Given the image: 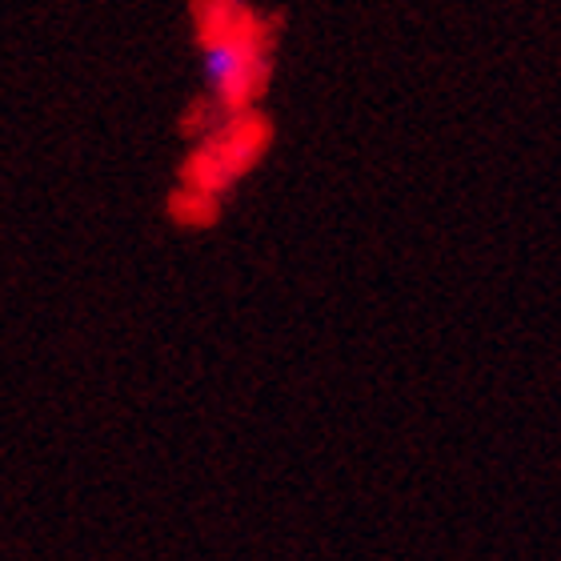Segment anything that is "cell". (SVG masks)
I'll use <instances>...</instances> for the list:
<instances>
[{
	"label": "cell",
	"instance_id": "cell-1",
	"mask_svg": "<svg viewBox=\"0 0 561 561\" xmlns=\"http://www.w3.org/2000/svg\"><path fill=\"white\" fill-rule=\"evenodd\" d=\"M188 36L209 65V93L229 113L261 108L277 69V16L253 0H188Z\"/></svg>",
	"mask_w": 561,
	"mask_h": 561
},
{
	"label": "cell",
	"instance_id": "cell-3",
	"mask_svg": "<svg viewBox=\"0 0 561 561\" xmlns=\"http://www.w3.org/2000/svg\"><path fill=\"white\" fill-rule=\"evenodd\" d=\"M225 197H213L205 188L173 181L169 193H164V221L173 225L176 233H209V229H217Z\"/></svg>",
	"mask_w": 561,
	"mask_h": 561
},
{
	"label": "cell",
	"instance_id": "cell-2",
	"mask_svg": "<svg viewBox=\"0 0 561 561\" xmlns=\"http://www.w3.org/2000/svg\"><path fill=\"white\" fill-rule=\"evenodd\" d=\"M273 149V117L265 108L225 113L205 137L185 140V157L176 164V181L205 188L213 197H229L241 181L257 173Z\"/></svg>",
	"mask_w": 561,
	"mask_h": 561
}]
</instances>
